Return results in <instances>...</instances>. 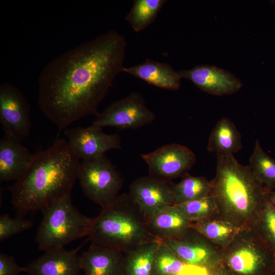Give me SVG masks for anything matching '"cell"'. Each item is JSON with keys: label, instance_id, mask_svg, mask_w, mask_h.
I'll list each match as a JSON object with an SVG mask.
<instances>
[{"label": "cell", "instance_id": "7", "mask_svg": "<svg viewBox=\"0 0 275 275\" xmlns=\"http://www.w3.org/2000/svg\"><path fill=\"white\" fill-rule=\"evenodd\" d=\"M77 179L84 194L102 209L117 199L123 182L116 167L105 154L81 160Z\"/></svg>", "mask_w": 275, "mask_h": 275}, {"label": "cell", "instance_id": "2", "mask_svg": "<svg viewBox=\"0 0 275 275\" xmlns=\"http://www.w3.org/2000/svg\"><path fill=\"white\" fill-rule=\"evenodd\" d=\"M80 160L65 139L34 154L24 174L7 188L19 215L42 210L64 195L71 193Z\"/></svg>", "mask_w": 275, "mask_h": 275}, {"label": "cell", "instance_id": "22", "mask_svg": "<svg viewBox=\"0 0 275 275\" xmlns=\"http://www.w3.org/2000/svg\"><path fill=\"white\" fill-rule=\"evenodd\" d=\"M161 241L143 244L125 252L126 275H154V259Z\"/></svg>", "mask_w": 275, "mask_h": 275}, {"label": "cell", "instance_id": "30", "mask_svg": "<svg viewBox=\"0 0 275 275\" xmlns=\"http://www.w3.org/2000/svg\"><path fill=\"white\" fill-rule=\"evenodd\" d=\"M25 270V267L19 266L13 257L0 253V275H17Z\"/></svg>", "mask_w": 275, "mask_h": 275}, {"label": "cell", "instance_id": "32", "mask_svg": "<svg viewBox=\"0 0 275 275\" xmlns=\"http://www.w3.org/2000/svg\"><path fill=\"white\" fill-rule=\"evenodd\" d=\"M210 275H230L225 270L218 267L210 270Z\"/></svg>", "mask_w": 275, "mask_h": 275}, {"label": "cell", "instance_id": "33", "mask_svg": "<svg viewBox=\"0 0 275 275\" xmlns=\"http://www.w3.org/2000/svg\"><path fill=\"white\" fill-rule=\"evenodd\" d=\"M269 199L275 209V190L269 191Z\"/></svg>", "mask_w": 275, "mask_h": 275}, {"label": "cell", "instance_id": "8", "mask_svg": "<svg viewBox=\"0 0 275 275\" xmlns=\"http://www.w3.org/2000/svg\"><path fill=\"white\" fill-rule=\"evenodd\" d=\"M155 119V115L147 106L143 96L132 92L98 113L91 125L100 128L134 129L152 123Z\"/></svg>", "mask_w": 275, "mask_h": 275}, {"label": "cell", "instance_id": "29", "mask_svg": "<svg viewBox=\"0 0 275 275\" xmlns=\"http://www.w3.org/2000/svg\"><path fill=\"white\" fill-rule=\"evenodd\" d=\"M33 223L31 220L18 215L11 218L8 214L0 216V241H3L10 237L32 228Z\"/></svg>", "mask_w": 275, "mask_h": 275}, {"label": "cell", "instance_id": "12", "mask_svg": "<svg viewBox=\"0 0 275 275\" xmlns=\"http://www.w3.org/2000/svg\"><path fill=\"white\" fill-rule=\"evenodd\" d=\"M64 133L71 150L80 160L94 158L108 151L121 148L118 133L107 134L91 125L66 129Z\"/></svg>", "mask_w": 275, "mask_h": 275}, {"label": "cell", "instance_id": "4", "mask_svg": "<svg viewBox=\"0 0 275 275\" xmlns=\"http://www.w3.org/2000/svg\"><path fill=\"white\" fill-rule=\"evenodd\" d=\"M89 236L93 243L124 253L143 244L161 241L151 233L146 220L126 193L119 195L94 218Z\"/></svg>", "mask_w": 275, "mask_h": 275}, {"label": "cell", "instance_id": "20", "mask_svg": "<svg viewBox=\"0 0 275 275\" xmlns=\"http://www.w3.org/2000/svg\"><path fill=\"white\" fill-rule=\"evenodd\" d=\"M241 136L228 118L217 121L209 135L207 149L217 155H234L242 148Z\"/></svg>", "mask_w": 275, "mask_h": 275}, {"label": "cell", "instance_id": "13", "mask_svg": "<svg viewBox=\"0 0 275 275\" xmlns=\"http://www.w3.org/2000/svg\"><path fill=\"white\" fill-rule=\"evenodd\" d=\"M172 184L149 175L131 183L128 194L146 221L165 207L175 204Z\"/></svg>", "mask_w": 275, "mask_h": 275}, {"label": "cell", "instance_id": "10", "mask_svg": "<svg viewBox=\"0 0 275 275\" xmlns=\"http://www.w3.org/2000/svg\"><path fill=\"white\" fill-rule=\"evenodd\" d=\"M141 156L148 166L149 175L169 182L188 174L196 160L189 148L178 144L165 145Z\"/></svg>", "mask_w": 275, "mask_h": 275}, {"label": "cell", "instance_id": "16", "mask_svg": "<svg viewBox=\"0 0 275 275\" xmlns=\"http://www.w3.org/2000/svg\"><path fill=\"white\" fill-rule=\"evenodd\" d=\"M80 247L72 250L64 248L44 251L25 267L28 275H78L81 270Z\"/></svg>", "mask_w": 275, "mask_h": 275}, {"label": "cell", "instance_id": "18", "mask_svg": "<svg viewBox=\"0 0 275 275\" xmlns=\"http://www.w3.org/2000/svg\"><path fill=\"white\" fill-rule=\"evenodd\" d=\"M146 222L151 233L161 241L181 237L192 223L175 204L165 207Z\"/></svg>", "mask_w": 275, "mask_h": 275}, {"label": "cell", "instance_id": "24", "mask_svg": "<svg viewBox=\"0 0 275 275\" xmlns=\"http://www.w3.org/2000/svg\"><path fill=\"white\" fill-rule=\"evenodd\" d=\"M166 0H134L126 20L136 33L152 23Z\"/></svg>", "mask_w": 275, "mask_h": 275}, {"label": "cell", "instance_id": "3", "mask_svg": "<svg viewBox=\"0 0 275 275\" xmlns=\"http://www.w3.org/2000/svg\"><path fill=\"white\" fill-rule=\"evenodd\" d=\"M211 195L217 214L239 229L253 228L269 191L256 178L249 166L239 163L234 155H217Z\"/></svg>", "mask_w": 275, "mask_h": 275}, {"label": "cell", "instance_id": "23", "mask_svg": "<svg viewBox=\"0 0 275 275\" xmlns=\"http://www.w3.org/2000/svg\"><path fill=\"white\" fill-rule=\"evenodd\" d=\"M211 182L204 177L187 174L178 183L172 184L175 204L196 200L211 195Z\"/></svg>", "mask_w": 275, "mask_h": 275}, {"label": "cell", "instance_id": "26", "mask_svg": "<svg viewBox=\"0 0 275 275\" xmlns=\"http://www.w3.org/2000/svg\"><path fill=\"white\" fill-rule=\"evenodd\" d=\"M188 265L163 241H161L154 259V275L175 274L185 269Z\"/></svg>", "mask_w": 275, "mask_h": 275}, {"label": "cell", "instance_id": "14", "mask_svg": "<svg viewBox=\"0 0 275 275\" xmlns=\"http://www.w3.org/2000/svg\"><path fill=\"white\" fill-rule=\"evenodd\" d=\"M181 78L190 80L203 91L211 95H231L243 86L241 80L228 71L214 66L198 65L178 71Z\"/></svg>", "mask_w": 275, "mask_h": 275}, {"label": "cell", "instance_id": "31", "mask_svg": "<svg viewBox=\"0 0 275 275\" xmlns=\"http://www.w3.org/2000/svg\"><path fill=\"white\" fill-rule=\"evenodd\" d=\"M173 275H210V271L203 266L188 264L183 270Z\"/></svg>", "mask_w": 275, "mask_h": 275}, {"label": "cell", "instance_id": "27", "mask_svg": "<svg viewBox=\"0 0 275 275\" xmlns=\"http://www.w3.org/2000/svg\"><path fill=\"white\" fill-rule=\"evenodd\" d=\"M175 205L191 223L203 220L217 214L216 204L211 195Z\"/></svg>", "mask_w": 275, "mask_h": 275}, {"label": "cell", "instance_id": "11", "mask_svg": "<svg viewBox=\"0 0 275 275\" xmlns=\"http://www.w3.org/2000/svg\"><path fill=\"white\" fill-rule=\"evenodd\" d=\"M162 241L187 264L209 270L220 266L222 249L191 227L178 239Z\"/></svg>", "mask_w": 275, "mask_h": 275}, {"label": "cell", "instance_id": "25", "mask_svg": "<svg viewBox=\"0 0 275 275\" xmlns=\"http://www.w3.org/2000/svg\"><path fill=\"white\" fill-rule=\"evenodd\" d=\"M249 166L256 178L269 191L275 190V159L263 151L258 140Z\"/></svg>", "mask_w": 275, "mask_h": 275}, {"label": "cell", "instance_id": "34", "mask_svg": "<svg viewBox=\"0 0 275 275\" xmlns=\"http://www.w3.org/2000/svg\"><path fill=\"white\" fill-rule=\"evenodd\" d=\"M272 275H275V270H274V271L273 272V273L272 274Z\"/></svg>", "mask_w": 275, "mask_h": 275}, {"label": "cell", "instance_id": "21", "mask_svg": "<svg viewBox=\"0 0 275 275\" xmlns=\"http://www.w3.org/2000/svg\"><path fill=\"white\" fill-rule=\"evenodd\" d=\"M191 227L221 249L230 244L240 229L217 214L193 222Z\"/></svg>", "mask_w": 275, "mask_h": 275}, {"label": "cell", "instance_id": "9", "mask_svg": "<svg viewBox=\"0 0 275 275\" xmlns=\"http://www.w3.org/2000/svg\"><path fill=\"white\" fill-rule=\"evenodd\" d=\"M31 107L24 94L14 85H0V123L5 135L21 142L30 134Z\"/></svg>", "mask_w": 275, "mask_h": 275}, {"label": "cell", "instance_id": "17", "mask_svg": "<svg viewBox=\"0 0 275 275\" xmlns=\"http://www.w3.org/2000/svg\"><path fill=\"white\" fill-rule=\"evenodd\" d=\"M34 156L21 142L4 135L0 141V180L17 181Z\"/></svg>", "mask_w": 275, "mask_h": 275}, {"label": "cell", "instance_id": "15", "mask_svg": "<svg viewBox=\"0 0 275 275\" xmlns=\"http://www.w3.org/2000/svg\"><path fill=\"white\" fill-rule=\"evenodd\" d=\"M80 264L85 275H126L125 253L93 242L80 256Z\"/></svg>", "mask_w": 275, "mask_h": 275}, {"label": "cell", "instance_id": "6", "mask_svg": "<svg viewBox=\"0 0 275 275\" xmlns=\"http://www.w3.org/2000/svg\"><path fill=\"white\" fill-rule=\"evenodd\" d=\"M219 267L230 275H272L275 252L254 227L240 229L222 249Z\"/></svg>", "mask_w": 275, "mask_h": 275}, {"label": "cell", "instance_id": "1", "mask_svg": "<svg viewBox=\"0 0 275 275\" xmlns=\"http://www.w3.org/2000/svg\"><path fill=\"white\" fill-rule=\"evenodd\" d=\"M126 41L107 31L48 62L38 80L43 114L64 130L72 123L96 115L98 106L124 67Z\"/></svg>", "mask_w": 275, "mask_h": 275}, {"label": "cell", "instance_id": "28", "mask_svg": "<svg viewBox=\"0 0 275 275\" xmlns=\"http://www.w3.org/2000/svg\"><path fill=\"white\" fill-rule=\"evenodd\" d=\"M253 227L275 252V209L269 196Z\"/></svg>", "mask_w": 275, "mask_h": 275}, {"label": "cell", "instance_id": "5", "mask_svg": "<svg viewBox=\"0 0 275 275\" xmlns=\"http://www.w3.org/2000/svg\"><path fill=\"white\" fill-rule=\"evenodd\" d=\"M41 211L42 218L35 237L40 250L64 248L90 233L94 218L81 214L75 208L71 193L57 199Z\"/></svg>", "mask_w": 275, "mask_h": 275}, {"label": "cell", "instance_id": "19", "mask_svg": "<svg viewBox=\"0 0 275 275\" xmlns=\"http://www.w3.org/2000/svg\"><path fill=\"white\" fill-rule=\"evenodd\" d=\"M122 72L160 88L175 91L181 87L182 78L178 71L167 63L147 59L138 65L124 67Z\"/></svg>", "mask_w": 275, "mask_h": 275}]
</instances>
